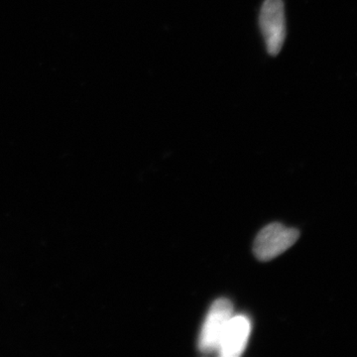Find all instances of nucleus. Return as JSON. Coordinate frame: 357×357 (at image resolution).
<instances>
[{
  "instance_id": "7ed1b4c3",
  "label": "nucleus",
  "mask_w": 357,
  "mask_h": 357,
  "mask_svg": "<svg viewBox=\"0 0 357 357\" xmlns=\"http://www.w3.org/2000/svg\"><path fill=\"white\" fill-rule=\"evenodd\" d=\"M234 307L229 300L220 298L213 302L208 312L199 340V351L211 354L218 351L223 333L231 319Z\"/></svg>"
},
{
  "instance_id": "20e7f679",
  "label": "nucleus",
  "mask_w": 357,
  "mask_h": 357,
  "mask_svg": "<svg viewBox=\"0 0 357 357\" xmlns=\"http://www.w3.org/2000/svg\"><path fill=\"white\" fill-rule=\"evenodd\" d=\"M251 324L248 317L232 316L220 340V352L223 357H238L245 351Z\"/></svg>"
},
{
  "instance_id": "f03ea898",
  "label": "nucleus",
  "mask_w": 357,
  "mask_h": 357,
  "mask_svg": "<svg viewBox=\"0 0 357 357\" xmlns=\"http://www.w3.org/2000/svg\"><path fill=\"white\" fill-rule=\"evenodd\" d=\"M259 25L268 53L271 56L278 55L286 39L285 8L282 0L263 2Z\"/></svg>"
},
{
  "instance_id": "f257e3e1",
  "label": "nucleus",
  "mask_w": 357,
  "mask_h": 357,
  "mask_svg": "<svg viewBox=\"0 0 357 357\" xmlns=\"http://www.w3.org/2000/svg\"><path fill=\"white\" fill-rule=\"evenodd\" d=\"M299 231L279 222L260 230L255 241V255L260 261H269L288 250L299 238Z\"/></svg>"
}]
</instances>
